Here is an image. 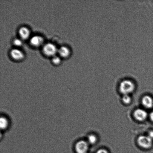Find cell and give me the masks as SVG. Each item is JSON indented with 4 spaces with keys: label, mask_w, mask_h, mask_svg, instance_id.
Returning <instances> with one entry per match:
<instances>
[{
    "label": "cell",
    "mask_w": 153,
    "mask_h": 153,
    "mask_svg": "<svg viewBox=\"0 0 153 153\" xmlns=\"http://www.w3.org/2000/svg\"><path fill=\"white\" fill-rule=\"evenodd\" d=\"M134 116L137 120L143 121L147 118L148 114L144 109L139 108L134 111Z\"/></svg>",
    "instance_id": "obj_5"
},
{
    "label": "cell",
    "mask_w": 153,
    "mask_h": 153,
    "mask_svg": "<svg viewBox=\"0 0 153 153\" xmlns=\"http://www.w3.org/2000/svg\"><path fill=\"white\" fill-rule=\"evenodd\" d=\"M58 52L61 56L63 57H67L69 55L70 51L68 48L65 46H62L58 50Z\"/></svg>",
    "instance_id": "obj_11"
},
{
    "label": "cell",
    "mask_w": 153,
    "mask_h": 153,
    "mask_svg": "<svg viewBox=\"0 0 153 153\" xmlns=\"http://www.w3.org/2000/svg\"><path fill=\"white\" fill-rule=\"evenodd\" d=\"M142 103L144 107L151 109L153 107V99L151 96L145 95L142 99Z\"/></svg>",
    "instance_id": "obj_7"
},
{
    "label": "cell",
    "mask_w": 153,
    "mask_h": 153,
    "mask_svg": "<svg viewBox=\"0 0 153 153\" xmlns=\"http://www.w3.org/2000/svg\"><path fill=\"white\" fill-rule=\"evenodd\" d=\"M57 51L56 46L51 43H48L43 48V51L47 56H53Z\"/></svg>",
    "instance_id": "obj_4"
},
{
    "label": "cell",
    "mask_w": 153,
    "mask_h": 153,
    "mask_svg": "<svg viewBox=\"0 0 153 153\" xmlns=\"http://www.w3.org/2000/svg\"><path fill=\"white\" fill-rule=\"evenodd\" d=\"M10 126V120L7 117L2 115L0 118V128L1 131H4L8 129Z\"/></svg>",
    "instance_id": "obj_6"
},
{
    "label": "cell",
    "mask_w": 153,
    "mask_h": 153,
    "mask_svg": "<svg viewBox=\"0 0 153 153\" xmlns=\"http://www.w3.org/2000/svg\"><path fill=\"white\" fill-rule=\"evenodd\" d=\"M13 43L15 45L17 46H21L22 44V42L19 39H16L13 41Z\"/></svg>",
    "instance_id": "obj_15"
},
{
    "label": "cell",
    "mask_w": 153,
    "mask_h": 153,
    "mask_svg": "<svg viewBox=\"0 0 153 153\" xmlns=\"http://www.w3.org/2000/svg\"><path fill=\"white\" fill-rule=\"evenodd\" d=\"M96 153H109V152L106 149H100L97 150Z\"/></svg>",
    "instance_id": "obj_16"
},
{
    "label": "cell",
    "mask_w": 153,
    "mask_h": 153,
    "mask_svg": "<svg viewBox=\"0 0 153 153\" xmlns=\"http://www.w3.org/2000/svg\"><path fill=\"white\" fill-rule=\"evenodd\" d=\"M97 137L95 135L90 134L88 136V142L89 144H94L97 143Z\"/></svg>",
    "instance_id": "obj_12"
},
{
    "label": "cell",
    "mask_w": 153,
    "mask_h": 153,
    "mask_svg": "<svg viewBox=\"0 0 153 153\" xmlns=\"http://www.w3.org/2000/svg\"><path fill=\"white\" fill-rule=\"evenodd\" d=\"M19 33L21 37L25 39L28 38L30 34L29 30L25 27H21L19 30Z\"/></svg>",
    "instance_id": "obj_10"
},
{
    "label": "cell",
    "mask_w": 153,
    "mask_h": 153,
    "mask_svg": "<svg viewBox=\"0 0 153 153\" xmlns=\"http://www.w3.org/2000/svg\"><path fill=\"white\" fill-rule=\"evenodd\" d=\"M149 118L153 122V111L151 112L149 114Z\"/></svg>",
    "instance_id": "obj_18"
},
{
    "label": "cell",
    "mask_w": 153,
    "mask_h": 153,
    "mask_svg": "<svg viewBox=\"0 0 153 153\" xmlns=\"http://www.w3.org/2000/svg\"><path fill=\"white\" fill-rule=\"evenodd\" d=\"M150 138L153 140V131H149L148 133V135Z\"/></svg>",
    "instance_id": "obj_17"
},
{
    "label": "cell",
    "mask_w": 153,
    "mask_h": 153,
    "mask_svg": "<svg viewBox=\"0 0 153 153\" xmlns=\"http://www.w3.org/2000/svg\"><path fill=\"white\" fill-rule=\"evenodd\" d=\"M89 144L88 141L79 140L74 145V150L76 153H87L89 148Z\"/></svg>",
    "instance_id": "obj_3"
},
{
    "label": "cell",
    "mask_w": 153,
    "mask_h": 153,
    "mask_svg": "<svg viewBox=\"0 0 153 153\" xmlns=\"http://www.w3.org/2000/svg\"><path fill=\"white\" fill-rule=\"evenodd\" d=\"M122 100L123 103L126 104H130L131 101V99L129 94L124 95L122 97Z\"/></svg>",
    "instance_id": "obj_13"
},
{
    "label": "cell",
    "mask_w": 153,
    "mask_h": 153,
    "mask_svg": "<svg viewBox=\"0 0 153 153\" xmlns=\"http://www.w3.org/2000/svg\"><path fill=\"white\" fill-rule=\"evenodd\" d=\"M43 42L42 37L40 36H35L33 37L30 40V43L33 46H39L41 45Z\"/></svg>",
    "instance_id": "obj_9"
},
{
    "label": "cell",
    "mask_w": 153,
    "mask_h": 153,
    "mask_svg": "<svg viewBox=\"0 0 153 153\" xmlns=\"http://www.w3.org/2000/svg\"><path fill=\"white\" fill-rule=\"evenodd\" d=\"M52 62L55 64H58L61 62V59L59 57L54 56L52 59Z\"/></svg>",
    "instance_id": "obj_14"
},
{
    "label": "cell",
    "mask_w": 153,
    "mask_h": 153,
    "mask_svg": "<svg viewBox=\"0 0 153 153\" xmlns=\"http://www.w3.org/2000/svg\"><path fill=\"white\" fill-rule=\"evenodd\" d=\"M135 88L134 82L130 79H124L120 84V91L123 95L129 94L134 91Z\"/></svg>",
    "instance_id": "obj_1"
},
{
    "label": "cell",
    "mask_w": 153,
    "mask_h": 153,
    "mask_svg": "<svg viewBox=\"0 0 153 153\" xmlns=\"http://www.w3.org/2000/svg\"><path fill=\"white\" fill-rule=\"evenodd\" d=\"M153 140L148 136H140L138 138L137 142L139 146L144 149H149L152 147Z\"/></svg>",
    "instance_id": "obj_2"
},
{
    "label": "cell",
    "mask_w": 153,
    "mask_h": 153,
    "mask_svg": "<svg viewBox=\"0 0 153 153\" xmlns=\"http://www.w3.org/2000/svg\"><path fill=\"white\" fill-rule=\"evenodd\" d=\"M10 55L14 59L19 60L22 59L24 58V53L22 51L19 49H15L11 51L10 52Z\"/></svg>",
    "instance_id": "obj_8"
}]
</instances>
